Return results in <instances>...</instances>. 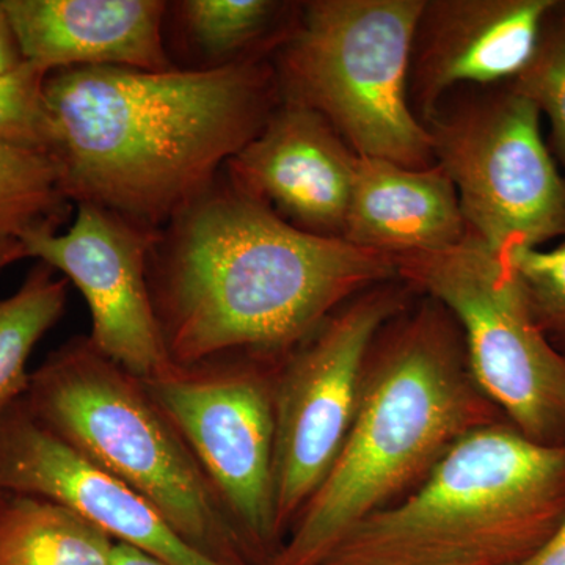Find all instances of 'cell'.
<instances>
[{"mask_svg":"<svg viewBox=\"0 0 565 565\" xmlns=\"http://www.w3.org/2000/svg\"><path fill=\"white\" fill-rule=\"evenodd\" d=\"M397 280L390 256L313 236L218 177L159 232L148 264L170 362H281L353 297Z\"/></svg>","mask_w":565,"mask_h":565,"instance_id":"1","label":"cell"},{"mask_svg":"<svg viewBox=\"0 0 565 565\" xmlns=\"http://www.w3.org/2000/svg\"><path fill=\"white\" fill-rule=\"evenodd\" d=\"M51 158L73 204L162 230L210 191L281 102L273 57L218 68L47 74Z\"/></svg>","mask_w":565,"mask_h":565,"instance_id":"2","label":"cell"},{"mask_svg":"<svg viewBox=\"0 0 565 565\" xmlns=\"http://www.w3.org/2000/svg\"><path fill=\"white\" fill-rule=\"evenodd\" d=\"M501 419L452 315L433 297L405 307L375 334L343 448L269 565H322L349 531L422 484L459 438Z\"/></svg>","mask_w":565,"mask_h":565,"instance_id":"3","label":"cell"},{"mask_svg":"<svg viewBox=\"0 0 565 565\" xmlns=\"http://www.w3.org/2000/svg\"><path fill=\"white\" fill-rule=\"evenodd\" d=\"M565 519V446L508 419L456 441L426 479L344 535L322 565H515Z\"/></svg>","mask_w":565,"mask_h":565,"instance_id":"4","label":"cell"},{"mask_svg":"<svg viewBox=\"0 0 565 565\" xmlns=\"http://www.w3.org/2000/svg\"><path fill=\"white\" fill-rule=\"evenodd\" d=\"M29 411L66 444L141 494L192 550L217 565H250L217 494L169 415L90 338L52 351L33 371Z\"/></svg>","mask_w":565,"mask_h":565,"instance_id":"5","label":"cell"},{"mask_svg":"<svg viewBox=\"0 0 565 565\" xmlns=\"http://www.w3.org/2000/svg\"><path fill=\"white\" fill-rule=\"evenodd\" d=\"M424 0H311L274 52L281 99L318 111L359 158L429 169L426 126L408 99Z\"/></svg>","mask_w":565,"mask_h":565,"instance_id":"6","label":"cell"},{"mask_svg":"<svg viewBox=\"0 0 565 565\" xmlns=\"http://www.w3.org/2000/svg\"><path fill=\"white\" fill-rule=\"evenodd\" d=\"M541 117L503 82L449 93L424 122L467 232L503 258L565 237V180Z\"/></svg>","mask_w":565,"mask_h":565,"instance_id":"7","label":"cell"},{"mask_svg":"<svg viewBox=\"0 0 565 565\" xmlns=\"http://www.w3.org/2000/svg\"><path fill=\"white\" fill-rule=\"evenodd\" d=\"M392 259L397 280L459 323L476 384L504 418L535 444L565 446V356L535 323L508 259L470 233Z\"/></svg>","mask_w":565,"mask_h":565,"instance_id":"8","label":"cell"},{"mask_svg":"<svg viewBox=\"0 0 565 565\" xmlns=\"http://www.w3.org/2000/svg\"><path fill=\"white\" fill-rule=\"evenodd\" d=\"M278 363L228 355L143 379L207 481L250 565H269L285 539L274 497V377Z\"/></svg>","mask_w":565,"mask_h":565,"instance_id":"9","label":"cell"},{"mask_svg":"<svg viewBox=\"0 0 565 565\" xmlns=\"http://www.w3.org/2000/svg\"><path fill=\"white\" fill-rule=\"evenodd\" d=\"M393 281L353 297L278 363L274 377V497L282 539L343 448L375 334L405 308Z\"/></svg>","mask_w":565,"mask_h":565,"instance_id":"10","label":"cell"},{"mask_svg":"<svg viewBox=\"0 0 565 565\" xmlns=\"http://www.w3.org/2000/svg\"><path fill=\"white\" fill-rule=\"evenodd\" d=\"M66 233H39L21 241L25 256L73 282L92 315V344L140 379L166 373L167 353L154 307L148 264L161 230L148 228L90 203L74 204Z\"/></svg>","mask_w":565,"mask_h":565,"instance_id":"11","label":"cell"},{"mask_svg":"<svg viewBox=\"0 0 565 565\" xmlns=\"http://www.w3.org/2000/svg\"><path fill=\"white\" fill-rule=\"evenodd\" d=\"M0 492L66 505L115 542L163 563L217 565L185 544L141 494L44 426L24 397L0 415Z\"/></svg>","mask_w":565,"mask_h":565,"instance_id":"12","label":"cell"},{"mask_svg":"<svg viewBox=\"0 0 565 565\" xmlns=\"http://www.w3.org/2000/svg\"><path fill=\"white\" fill-rule=\"evenodd\" d=\"M356 159L318 111L281 99L223 170L230 184L300 232L343 239Z\"/></svg>","mask_w":565,"mask_h":565,"instance_id":"13","label":"cell"},{"mask_svg":"<svg viewBox=\"0 0 565 565\" xmlns=\"http://www.w3.org/2000/svg\"><path fill=\"white\" fill-rule=\"evenodd\" d=\"M557 0H424L412 44L408 99L426 122L449 93L514 81Z\"/></svg>","mask_w":565,"mask_h":565,"instance_id":"14","label":"cell"},{"mask_svg":"<svg viewBox=\"0 0 565 565\" xmlns=\"http://www.w3.org/2000/svg\"><path fill=\"white\" fill-rule=\"evenodd\" d=\"M25 62L44 73L84 66L167 71L169 3L161 0H3Z\"/></svg>","mask_w":565,"mask_h":565,"instance_id":"15","label":"cell"},{"mask_svg":"<svg viewBox=\"0 0 565 565\" xmlns=\"http://www.w3.org/2000/svg\"><path fill=\"white\" fill-rule=\"evenodd\" d=\"M467 233L455 184L440 166L356 159L345 243L394 258L455 247Z\"/></svg>","mask_w":565,"mask_h":565,"instance_id":"16","label":"cell"},{"mask_svg":"<svg viewBox=\"0 0 565 565\" xmlns=\"http://www.w3.org/2000/svg\"><path fill=\"white\" fill-rule=\"evenodd\" d=\"M115 544L66 505L0 494V565H114Z\"/></svg>","mask_w":565,"mask_h":565,"instance_id":"17","label":"cell"},{"mask_svg":"<svg viewBox=\"0 0 565 565\" xmlns=\"http://www.w3.org/2000/svg\"><path fill=\"white\" fill-rule=\"evenodd\" d=\"M204 68L269 57L288 36L300 3L274 0H181L169 3Z\"/></svg>","mask_w":565,"mask_h":565,"instance_id":"18","label":"cell"},{"mask_svg":"<svg viewBox=\"0 0 565 565\" xmlns=\"http://www.w3.org/2000/svg\"><path fill=\"white\" fill-rule=\"evenodd\" d=\"M68 280L36 262L17 292L0 299V415L28 393L33 349L65 313Z\"/></svg>","mask_w":565,"mask_h":565,"instance_id":"19","label":"cell"},{"mask_svg":"<svg viewBox=\"0 0 565 565\" xmlns=\"http://www.w3.org/2000/svg\"><path fill=\"white\" fill-rule=\"evenodd\" d=\"M71 206L51 156L0 140V237L57 233Z\"/></svg>","mask_w":565,"mask_h":565,"instance_id":"20","label":"cell"},{"mask_svg":"<svg viewBox=\"0 0 565 565\" xmlns=\"http://www.w3.org/2000/svg\"><path fill=\"white\" fill-rule=\"evenodd\" d=\"M511 82L545 115L553 148L565 167V3L548 14L533 57Z\"/></svg>","mask_w":565,"mask_h":565,"instance_id":"21","label":"cell"},{"mask_svg":"<svg viewBox=\"0 0 565 565\" xmlns=\"http://www.w3.org/2000/svg\"><path fill=\"white\" fill-rule=\"evenodd\" d=\"M505 259L539 329L565 356V237L556 247L523 248Z\"/></svg>","mask_w":565,"mask_h":565,"instance_id":"22","label":"cell"},{"mask_svg":"<svg viewBox=\"0 0 565 565\" xmlns=\"http://www.w3.org/2000/svg\"><path fill=\"white\" fill-rule=\"evenodd\" d=\"M46 77L47 73L31 62L0 74V140L51 156Z\"/></svg>","mask_w":565,"mask_h":565,"instance_id":"23","label":"cell"},{"mask_svg":"<svg viewBox=\"0 0 565 565\" xmlns=\"http://www.w3.org/2000/svg\"><path fill=\"white\" fill-rule=\"evenodd\" d=\"M20 43L7 14L3 0H0V74L18 68L24 63Z\"/></svg>","mask_w":565,"mask_h":565,"instance_id":"24","label":"cell"},{"mask_svg":"<svg viewBox=\"0 0 565 565\" xmlns=\"http://www.w3.org/2000/svg\"><path fill=\"white\" fill-rule=\"evenodd\" d=\"M515 565H565V519L537 552Z\"/></svg>","mask_w":565,"mask_h":565,"instance_id":"25","label":"cell"},{"mask_svg":"<svg viewBox=\"0 0 565 565\" xmlns=\"http://www.w3.org/2000/svg\"><path fill=\"white\" fill-rule=\"evenodd\" d=\"M114 565H170L136 546L117 542L114 550Z\"/></svg>","mask_w":565,"mask_h":565,"instance_id":"26","label":"cell"},{"mask_svg":"<svg viewBox=\"0 0 565 565\" xmlns=\"http://www.w3.org/2000/svg\"><path fill=\"white\" fill-rule=\"evenodd\" d=\"M22 258H28V256H25L24 245L20 241L0 237V273Z\"/></svg>","mask_w":565,"mask_h":565,"instance_id":"27","label":"cell"},{"mask_svg":"<svg viewBox=\"0 0 565 565\" xmlns=\"http://www.w3.org/2000/svg\"><path fill=\"white\" fill-rule=\"evenodd\" d=\"M0 494H2V492H0Z\"/></svg>","mask_w":565,"mask_h":565,"instance_id":"28","label":"cell"}]
</instances>
